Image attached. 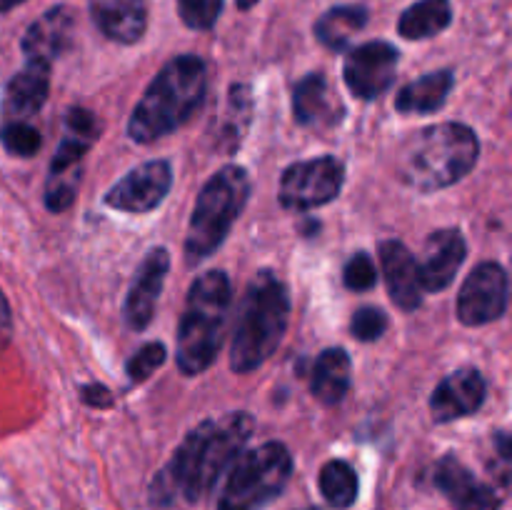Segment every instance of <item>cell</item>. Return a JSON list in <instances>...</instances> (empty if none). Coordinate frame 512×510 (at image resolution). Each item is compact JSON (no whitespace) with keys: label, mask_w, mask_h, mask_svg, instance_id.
<instances>
[{"label":"cell","mask_w":512,"mask_h":510,"mask_svg":"<svg viewBox=\"0 0 512 510\" xmlns=\"http://www.w3.org/2000/svg\"><path fill=\"white\" fill-rule=\"evenodd\" d=\"M453 20L450 0H418L398 20V33L405 40H425L443 33Z\"/></svg>","instance_id":"obj_23"},{"label":"cell","mask_w":512,"mask_h":510,"mask_svg":"<svg viewBox=\"0 0 512 510\" xmlns=\"http://www.w3.org/2000/svg\"><path fill=\"white\" fill-rule=\"evenodd\" d=\"M70 33H73V15H70L68 8L58 5V8L40 15L25 30L23 43H20L28 63H53L55 58H60L68 50Z\"/></svg>","instance_id":"obj_18"},{"label":"cell","mask_w":512,"mask_h":510,"mask_svg":"<svg viewBox=\"0 0 512 510\" xmlns=\"http://www.w3.org/2000/svg\"><path fill=\"white\" fill-rule=\"evenodd\" d=\"M480 143L463 123H438L423 128L398 155V178L420 193L455 185L478 163Z\"/></svg>","instance_id":"obj_3"},{"label":"cell","mask_w":512,"mask_h":510,"mask_svg":"<svg viewBox=\"0 0 512 510\" xmlns=\"http://www.w3.org/2000/svg\"><path fill=\"white\" fill-rule=\"evenodd\" d=\"M233 303V285L223 270L198 275L185 298L178 325V368L185 375H200L218 358L223 345L228 313Z\"/></svg>","instance_id":"obj_5"},{"label":"cell","mask_w":512,"mask_h":510,"mask_svg":"<svg viewBox=\"0 0 512 510\" xmlns=\"http://www.w3.org/2000/svg\"><path fill=\"white\" fill-rule=\"evenodd\" d=\"M80 173L83 170H58V173L48 175V185H45V208L50 213H63L73 205L75 195H78Z\"/></svg>","instance_id":"obj_28"},{"label":"cell","mask_w":512,"mask_h":510,"mask_svg":"<svg viewBox=\"0 0 512 510\" xmlns=\"http://www.w3.org/2000/svg\"><path fill=\"white\" fill-rule=\"evenodd\" d=\"M293 475V455L283 443L245 450L228 468L218 510H260L278 498Z\"/></svg>","instance_id":"obj_7"},{"label":"cell","mask_w":512,"mask_h":510,"mask_svg":"<svg viewBox=\"0 0 512 510\" xmlns=\"http://www.w3.org/2000/svg\"><path fill=\"white\" fill-rule=\"evenodd\" d=\"M208 68L198 55H178L163 65L128 120V135L140 145L183 128L203 105Z\"/></svg>","instance_id":"obj_2"},{"label":"cell","mask_w":512,"mask_h":510,"mask_svg":"<svg viewBox=\"0 0 512 510\" xmlns=\"http://www.w3.org/2000/svg\"><path fill=\"white\" fill-rule=\"evenodd\" d=\"M468 245L458 230H438L425 240L423 260H418V275L423 293H440L448 288L465 263Z\"/></svg>","instance_id":"obj_15"},{"label":"cell","mask_w":512,"mask_h":510,"mask_svg":"<svg viewBox=\"0 0 512 510\" xmlns=\"http://www.w3.org/2000/svg\"><path fill=\"white\" fill-rule=\"evenodd\" d=\"M433 483L455 510H500L503 505V493L495 485L475 478L473 470L453 453L435 463Z\"/></svg>","instance_id":"obj_12"},{"label":"cell","mask_w":512,"mask_h":510,"mask_svg":"<svg viewBox=\"0 0 512 510\" xmlns=\"http://www.w3.org/2000/svg\"><path fill=\"white\" fill-rule=\"evenodd\" d=\"M83 403L93 405V408H110L113 405V395L108 388L98 383H90L83 388Z\"/></svg>","instance_id":"obj_33"},{"label":"cell","mask_w":512,"mask_h":510,"mask_svg":"<svg viewBox=\"0 0 512 510\" xmlns=\"http://www.w3.org/2000/svg\"><path fill=\"white\" fill-rule=\"evenodd\" d=\"M380 265L393 303L405 313H413L423 303V285L418 275V260L400 240L380 243Z\"/></svg>","instance_id":"obj_17"},{"label":"cell","mask_w":512,"mask_h":510,"mask_svg":"<svg viewBox=\"0 0 512 510\" xmlns=\"http://www.w3.org/2000/svg\"><path fill=\"white\" fill-rule=\"evenodd\" d=\"M250 195V178L240 165H225L203 185L185 235V258L200 263L223 245L243 213Z\"/></svg>","instance_id":"obj_6"},{"label":"cell","mask_w":512,"mask_h":510,"mask_svg":"<svg viewBox=\"0 0 512 510\" xmlns=\"http://www.w3.org/2000/svg\"><path fill=\"white\" fill-rule=\"evenodd\" d=\"M183 23L193 30H210L223 13V0H178Z\"/></svg>","instance_id":"obj_30"},{"label":"cell","mask_w":512,"mask_h":510,"mask_svg":"<svg viewBox=\"0 0 512 510\" xmlns=\"http://www.w3.org/2000/svg\"><path fill=\"white\" fill-rule=\"evenodd\" d=\"M20 3H23V0H0V13H3V10L15 8V5H20Z\"/></svg>","instance_id":"obj_35"},{"label":"cell","mask_w":512,"mask_h":510,"mask_svg":"<svg viewBox=\"0 0 512 510\" xmlns=\"http://www.w3.org/2000/svg\"><path fill=\"white\" fill-rule=\"evenodd\" d=\"M385 330H388V315L380 308H370V305L355 310L353 320H350V333L360 343H373V340L383 338Z\"/></svg>","instance_id":"obj_31"},{"label":"cell","mask_w":512,"mask_h":510,"mask_svg":"<svg viewBox=\"0 0 512 510\" xmlns=\"http://www.w3.org/2000/svg\"><path fill=\"white\" fill-rule=\"evenodd\" d=\"M485 393H488V385L478 370H455L445 375L430 395V415L435 423H450V420L473 415L485 403Z\"/></svg>","instance_id":"obj_14"},{"label":"cell","mask_w":512,"mask_h":510,"mask_svg":"<svg viewBox=\"0 0 512 510\" xmlns=\"http://www.w3.org/2000/svg\"><path fill=\"white\" fill-rule=\"evenodd\" d=\"M0 143L8 150L10 155H18V158H33L35 153L43 145L38 128L28 123V120H10L8 125H3L0 130Z\"/></svg>","instance_id":"obj_27"},{"label":"cell","mask_w":512,"mask_h":510,"mask_svg":"<svg viewBox=\"0 0 512 510\" xmlns=\"http://www.w3.org/2000/svg\"><path fill=\"white\" fill-rule=\"evenodd\" d=\"M350 378V358L343 348H328L318 355L313 365V378H310V390L323 405H338L348 395Z\"/></svg>","instance_id":"obj_22"},{"label":"cell","mask_w":512,"mask_h":510,"mask_svg":"<svg viewBox=\"0 0 512 510\" xmlns=\"http://www.w3.org/2000/svg\"><path fill=\"white\" fill-rule=\"evenodd\" d=\"M258 3H260V0H238V8L240 10H250L253 5H258Z\"/></svg>","instance_id":"obj_36"},{"label":"cell","mask_w":512,"mask_h":510,"mask_svg":"<svg viewBox=\"0 0 512 510\" xmlns=\"http://www.w3.org/2000/svg\"><path fill=\"white\" fill-rule=\"evenodd\" d=\"M90 18L105 38L133 45L148 28L145 0H90Z\"/></svg>","instance_id":"obj_19"},{"label":"cell","mask_w":512,"mask_h":510,"mask_svg":"<svg viewBox=\"0 0 512 510\" xmlns=\"http://www.w3.org/2000/svg\"><path fill=\"white\" fill-rule=\"evenodd\" d=\"M343 163L333 155L298 160L280 178V205L288 210H313L338 198L343 188Z\"/></svg>","instance_id":"obj_8"},{"label":"cell","mask_w":512,"mask_h":510,"mask_svg":"<svg viewBox=\"0 0 512 510\" xmlns=\"http://www.w3.org/2000/svg\"><path fill=\"white\" fill-rule=\"evenodd\" d=\"M368 23V8L363 5H338L330 8L328 13L320 15L315 23V35L320 43L330 50H343L353 40L355 33L365 28Z\"/></svg>","instance_id":"obj_24"},{"label":"cell","mask_w":512,"mask_h":510,"mask_svg":"<svg viewBox=\"0 0 512 510\" xmlns=\"http://www.w3.org/2000/svg\"><path fill=\"white\" fill-rule=\"evenodd\" d=\"M10 323H13V318H10V305L5 300L3 290H0V330H10Z\"/></svg>","instance_id":"obj_34"},{"label":"cell","mask_w":512,"mask_h":510,"mask_svg":"<svg viewBox=\"0 0 512 510\" xmlns=\"http://www.w3.org/2000/svg\"><path fill=\"white\" fill-rule=\"evenodd\" d=\"M288 320V288L273 270H260L240 303L230 343V368L240 375L258 370L283 343Z\"/></svg>","instance_id":"obj_4"},{"label":"cell","mask_w":512,"mask_h":510,"mask_svg":"<svg viewBox=\"0 0 512 510\" xmlns=\"http://www.w3.org/2000/svg\"><path fill=\"white\" fill-rule=\"evenodd\" d=\"M255 420L250 413H230L223 420H203L195 425L170 463L150 483V503L168 508L175 498L198 503L218 485L220 475L243 453L253 435Z\"/></svg>","instance_id":"obj_1"},{"label":"cell","mask_w":512,"mask_h":510,"mask_svg":"<svg viewBox=\"0 0 512 510\" xmlns=\"http://www.w3.org/2000/svg\"><path fill=\"white\" fill-rule=\"evenodd\" d=\"M345 288L355 290V293H365L378 283V270H375L373 258L368 253H355L353 258L345 263L343 270Z\"/></svg>","instance_id":"obj_32"},{"label":"cell","mask_w":512,"mask_h":510,"mask_svg":"<svg viewBox=\"0 0 512 510\" xmlns=\"http://www.w3.org/2000/svg\"><path fill=\"white\" fill-rule=\"evenodd\" d=\"M508 273L498 263H480L458 295V318L463 325L478 328L503 318L508 310Z\"/></svg>","instance_id":"obj_9"},{"label":"cell","mask_w":512,"mask_h":510,"mask_svg":"<svg viewBox=\"0 0 512 510\" xmlns=\"http://www.w3.org/2000/svg\"><path fill=\"white\" fill-rule=\"evenodd\" d=\"M398 48L385 40H370L348 53L343 78L350 93L360 100H375L393 85L398 70Z\"/></svg>","instance_id":"obj_10"},{"label":"cell","mask_w":512,"mask_h":510,"mask_svg":"<svg viewBox=\"0 0 512 510\" xmlns=\"http://www.w3.org/2000/svg\"><path fill=\"white\" fill-rule=\"evenodd\" d=\"M170 270V255L165 248L150 250L140 263L138 273H135L133 285L125 298L123 318L130 330H145L153 320L155 308H158V298L163 293L165 275Z\"/></svg>","instance_id":"obj_13"},{"label":"cell","mask_w":512,"mask_h":510,"mask_svg":"<svg viewBox=\"0 0 512 510\" xmlns=\"http://www.w3.org/2000/svg\"><path fill=\"white\" fill-rule=\"evenodd\" d=\"M50 93V65L28 63L10 78L5 88V110L13 120H25L38 113Z\"/></svg>","instance_id":"obj_20"},{"label":"cell","mask_w":512,"mask_h":510,"mask_svg":"<svg viewBox=\"0 0 512 510\" xmlns=\"http://www.w3.org/2000/svg\"><path fill=\"white\" fill-rule=\"evenodd\" d=\"M305 510H318V508H305Z\"/></svg>","instance_id":"obj_37"},{"label":"cell","mask_w":512,"mask_h":510,"mask_svg":"<svg viewBox=\"0 0 512 510\" xmlns=\"http://www.w3.org/2000/svg\"><path fill=\"white\" fill-rule=\"evenodd\" d=\"M165 358H168V350H165L163 343H145L125 363V375H128L130 383H143L165 363Z\"/></svg>","instance_id":"obj_29"},{"label":"cell","mask_w":512,"mask_h":510,"mask_svg":"<svg viewBox=\"0 0 512 510\" xmlns=\"http://www.w3.org/2000/svg\"><path fill=\"white\" fill-rule=\"evenodd\" d=\"M320 493L333 508L345 510L358 500V473L345 460H328L320 470Z\"/></svg>","instance_id":"obj_26"},{"label":"cell","mask_w":512,"mask_h":510,"mask_svg":"<svg viewBox=\"0 0 512 510\" xmlns=\"http://www.w3.org/2000/svg\"><path fill=\"white\" fill-rule=\"evenodd\" d=\"M295 120L305 128H333L343 120L345 108L323 73H310L293 88Z\"/></svg>","instance_id":"obj_16"},{"label":"cell","mask_w":512,"mask_h":510,"mask_svg":"<svg viewBox=\"0 0 512 510\" xmlns=\"http://www.w3.org/2000/svg\"><path fill=\"white\" fill-rule=\"evenodd\" d=\"M173 185V170L168 160H148L130 170L105 195V203L120 213H150L158 208Z\"/></svg>","instance_id":"obj_11"},{"label":"cell","mask_w":512,"mask_h":510,"mask_svg":"<svg viewBox=\"0 0 512 510\" xmlns=\"http://www.w3.org/2000/svg\"><path fill=\"white\" fill-rule=\"evenodd\" d=\"M250 115H253V98H250V88L243 83L230 85L228 103H225L223 118H220V128H218V148L238 150L240 140H243L245 133H248Z\"/></svg>","instance_id":"obj_25"},{"label":"cell","mask_w":512,"mask_h":510,"mask_svg":"<svg viewBox=\"0 0 512 510\" xmlns=\"http://www.w3.org/2000/svg\"><path fill=\"white\" fill-rule=\"evenodd\" d=\"M455 85L453 70H435V73L423 75L415 83H408L395 98V110L408 115H428L438 113Z\"/></svg>","instance_id":"obj_21"}]
</instances>
